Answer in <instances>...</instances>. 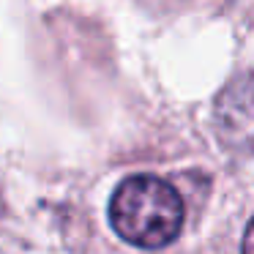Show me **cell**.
I'll return each mask as SVG.
<instances>
[{"label":"cell","instance_id":"3","mask_svg":"<svg viewBox=\"0 0 254 254\" xmlns=\"http://www.w3.org/2000/svg\"><path fill=\"white\" fill-rule=\"evenodd\" d=\"M243 254H254V219L249 221L246 235H243Z\"/></svg>","mask_w":254,"mask_h":254},{"label":"cell","instance_id":"2","mask_svg":"<svg viewBox=\"0 0 254 254\" xmlns=\"http://www.w3.org/2000/svg\"><path fill=\"white\" fill-rule=\"evenodd\" d=\"M213 126L227 150L254 153V74L235 77L219 93Z\"/></svg>","mask_w":254,"mask_h":254},{"label":"cell","instance_id":"1","mask_svg":"<svg viewBox=\"0 0 254 254\" xmlns=\"http://www.w3.org/2000/svg\"><path fill=\"white\" fill-rule=\"evenodd\" d=\"M181 194L156 175H131L110 199V221L115 232L139 249H164L183 227Z\"/></svg>","mask_w":254,"mask_h":254}]
</instances>
